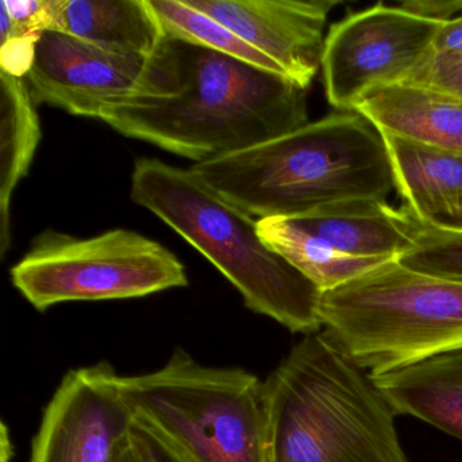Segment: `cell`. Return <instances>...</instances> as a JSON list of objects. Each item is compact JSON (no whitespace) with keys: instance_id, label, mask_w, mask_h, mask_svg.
<instances>
[{"instance_id":"10","label":"cell","mask_w":462,"mask_h":462,"mask_svg":"<svg viewBox=\"0 0 462 462\" xmlns=\"http://www.w3.org/2000/svg\"><path fill=\"white\" fill-rule=\"evenodd\" d=\"M148 69L150 59L45 32L25 79L36 104L98 120L107 107L144 94Z\"/></svg>"},{"instance_id":"19","label":"cell","mask_w":462,"mask_h":462,"mask_svg":"<svg viewBox=\"0 0 462 462\" xmlns=\"http://www.w3.org/2000/svg\"><path fill=\"white\" fill-rule=\"evenodd\" d=\"M166 36L231 56L264 71L285 77L280 67L240 39L235 32L199 10L189 6L185 0H148Z\"/></svg>"},{"instance_id":"16","label":"cell","mask_w":462,"mask_h":462,"mask_svg":"<svg viewBox=\"0 0 462 462\" xmlns=\"http://www.w3.org/2000/svg\"><path fill=\"white\" fill-rule=\"evenodd\" d=\"M63 33L145 59L166 37L148 0H66Z\"/></svg>"},{"instance_id":"27","label":"cell","mask_w":462,"mask_h":462,"mask_svg":"<svg viewBox=\"0 0 462 462\" xmlns=\"http://www.w3.org/2000/svg\"><path fill=\"white\" fill-rule=\"evenodd\" d=\"M116 462H152L142 438L134 430L118 453Z\"/></svg>"},{"instance_id":"8","label":"cell","mask_w":462,"mask_h":462,"mask_svg":"<svg viewBox=\"0 0 462 462\" xmlns=\"http://www.w3.org/2000/svg\"><path fill=\"white\" fill-rule=\"evenodd\" d=\"M443 23L378 4L331 26L321 58L327 101L339 112L377 86L405 82L434 53Z\"/></svg>"},{"instance_id":"24","label":"cell","mask_w":462,"mask_h":462,"mask_svg":"<svg viewBox=\"0 0 462 462\" xmlns=\"http://www.w3.org/2000/svg\"><path fill=\"white\" fill-rule=\"evenodd\" d=\"M134 430L147 446L152 462H197L188 451L161 432L134 421Z\"/></svg>"},{"instance_id":"18","label":"cell","mask_w":462,"mask_h":462,"mask_svg":"<svg viewBox=\"0 0 462 462\" xmlns=\"http://www.w3.org/2000/svg\"><path fill=\"white\" fill-rule=\"evenodd\" d=\"M256 226L264 245L282 256L321 293L345 285L392 261L346 255L320 237L300 228L291 218H261L256 221Z\"/></svg>"},{"instance_id":"26","label":"cell","mask_w":462,"mask_h":462,"mask_svg":"<svg viewBox=\"0 0 462 462\" xmlns=\"http://www.w3.org/2000/svg\"><path fill=\"white\" fill-rule=\"evenodd\" d=\"M434 53L462 58V15L443 23L435 40Z\"/></svg>"},{"instance_id":"21","label":"cell","mask_w":462,"mask_h":462,"mask_svg":"<svg viewBox=\"0 0 462 462\" xmlns=\"http://www.w3.org/2000/svg\"><path fill=\"white\" fill-rule=\"evenodd\" d=\"M66 0H2L0 42L23 36H42L45 32L63 33Z\"/></svg>"},{"instance_id":"25","label":"cell","mask_w":462,"mask_h":462,"mask_svg":"<svg viewBox=\"0 0 462 462\" xmlns=\"http://www.w3.org/2000/svg\"><path fill=\"white\" fill-rule=\"evenodd\" d=\"M402 6L420 17L443 23L462 15V0H413Z\"/></svg>"},{"instance_id":"11","label":"cell","mask_w":462,"mask_h":462,"mask_svg":"<svg viewBox=\"0 0 462 462\" xmlns=\"http://www.w3.org/2000/svg\"><path fill=\"white\" fill-rule=\"evenodd\" d=\"M215 18L308 90L323 58L324 28L334 0H185Z\"/></svg>"},{"instance_id":"12","label":"cell","mask_w":462,"mask_h":462,"mask_svg":"<svg viewBox=\"0 0 462 462\" xmlns=\"http://www.w3.org/2000/svg\"><path fill=\"white\" fill-rule=\"evenodd\" d=\"M353 112L381 134L462 153V98L413 83L377 86Z\"/></svg>"},{"instance_id":"6","label":"cell","mask_w":462,"mask_h":462,"mask_svg":"<svg viewBox=\"0 0 462 462\" xmlns=\"http://www.w3.org/2000/svg\"><path fill=\"white\" fill-rule=\"evenodd\" d=\"M134 421L161 432L197 462H266L264 381L240 367L199 364L185 350L137 375H121Z\"/></svg>"},{"instance_id":"20","label":"cell","mask_w":462,"mask_h":462,"mask_svg":"<svg viewBox=\"0 0 462 462\" xmlns=\"http://www.w3.org/2000/svg\"><path fill=\"white\" fill-rule=\"evenodd\" d=\"M397 261L424 274L462 281V231L418 221L415 245Z\"/></svg>"},{"instance_id":"22","label":"cell","mask_w":462,"mask_h":462,"mask_svg":"<svg viewBox=\"0 0 462 462\" xmlns=\"http://www.w3.org/2000/svg\"><path fill=\"white\" fill-rule=\"evenodd\" d=\"M405 82L437 88L462 98V58L432 53Z\"/></svg>"},{"instance_id":"5","label":"cell","mask_w":462,"mask_h":462,"mask_svg":"<svg viewBox=\"0 0 462 462\" xmlns=\"http://www.w3.org/2000/svg\"><path fill=\"white\" fill-rule=\"evenodd\" d=\"M323 328L372 375L462 350V281L391 261L319 304Z\"/></svg>"},{"instance_id":"17","label":"cell","mask_w":462,"mask_h":462,"mask_svg":"<svg viewBox=\"0 0 462 462\" xmlns=\"http://www.w3.org/2000/svg\"><path fill=\"white\" fill-rule=\"evenodd\" d=\"M0 255L5 256L12 245L13 194L31 170L42 131L26 79L0 71Z\"/></svg>"},{"instance_id":"14","label":"cell","mask_w":462,"mask_h":462,"mask_svg":"<svg viewBox=\"0 0 462 462\" xmlns=\"http://www.w3.org/2000/svg\"><path fill=\"white\" fill-rule=\"evenodd\" d=\"M383 134L394 189L423 224L443 226L462 213V153Z\"/></svg>"},{"instance_id":"23","label":"cell","mask_w":462,"mask_h":462,"mask_svg":"<svg viewBox=\"0 0 462 462\" xmlns=\"http://www.w3.org/2000/svg\"><path fill=\"white\" fill-rule=\"evenodd\" d=\"M42 36L15 37L4 42L0 50V71L25 79L33 69L37 45Z\"/></svg>"},{"instance_id":"1","label":"cell","mask_w":462,"mask_h":462,"mask_svg":"<svg viewBox=\"0 0 462 462\" xmlns=\"http://www.w3.org/2000/svg\"><path fill=\"white\" fill-rule=\"evenodd\" d=\"M307 91L288 78L166 36L150 59L144 94L107 107L98 120L199 164L310 124Z\"/></svg>"},{"instance_id":"13","label":"cell","mask_w":462,"mask_h":462,"mask_svg":"<svg viewBox=\"0 0 462 462\" xmlns=\"http://www.w3.org/2000/svg\"><path fill=\"white\" fill-rule=\"evenodd\" d=\"M300 228L356 258L399 259L415 245L418 220L386 199H353L291 218Z\"/></svg>"},{"instance_id":"28","label":"cell","mask_w":462,"mask_h":462,"mask_svg":"<svg viewBox=\"0 0 462 462\" xmlns=\"http://www.w3.org/2000/svg\"><path fill=\"white\" fill-rule=\"evenodd\" d=\"M445 228L454 229V231H462V213L458 216V217L454 218V220L448 221V223L443 224Z\"/></svg>"},{"instance_id":"4","label":"cell","mask_w":462,"mask_h":462,"mask_svg":"<svg viewBox=\"0 0 462 462\" xmlns=\"http://www.w3.org/2000/svg\"><path fill=\"white\" fill-rule=\"evenodd\" d=\"M131 197L201 253L242 294L245 307L289 331H320L321 291L267 247L256 218L216 193L193 170L142 158Z\"/></svg>"},{"instance_id":"9","label":"cell","mask_w":462,"mask_h":462,"mask_svg":"<svg viewBox=\"0 0 462 462\" xmlns=\"http://www.w3.org/2000/svg\"><path fill=\"white\" fill-rule=\"evenodd\" d=\"M134 416L106 362L64 375L45 407L29 462H116Z\"/></svg>"},{"instance_id":"15","label":"cell","mask_w":462,"mask_h":462,"mask_svg":"<svg viewBox=\"0 0 462 462\" xmlns=\"http://www.w3.org/2000/svg\"><path fill=\"white\" fill-rule=\"evenodd\" d=\"M372 377L397 415L420 419L462 440V350Z\"/></svg>"},{"instance_id":"2","label":"cell","mask_w":462,"mask_h":462,"mask_svg":"<svg viewBox=\"0 0 462 462\" xmlns=\"http://www.w3.org/2000/svg\"><path fill=\"white\" fill-rule=\"evenodd\" d=\"M224 199L261 218H296L394 189L381 132L356 112H337L248 150L190 167Z\"/></svg>"},{"instance_id":"3","label":"cell","mask_w":462,"mask_h":462,"mask_svg":"<svg viewBox=\"0 0 462 462\" xmlns=\"http://www.w3.org/2000/svg\"><path fill=\"white\" fill-rule=\"evenodd\" d=\"M264 397L266 462H410L396 411L326 329L291 348Z\"/></svg>"},{"instance_id":"7","label":"cell","mask_w":462,"mask_h":462,"mask_svg":"<svg viewBox=\"0 0 462 462\" xmlns=\"http://www.w3.org/2000/svg\"><path fill=\"white\" fill-rule=\"evenodd\" d=\"M10 275L37 310L63 302L137 299L189 285L185 264L174 253L123 228L93 237L47 229Z\"/></svg>"}]
</instances>
